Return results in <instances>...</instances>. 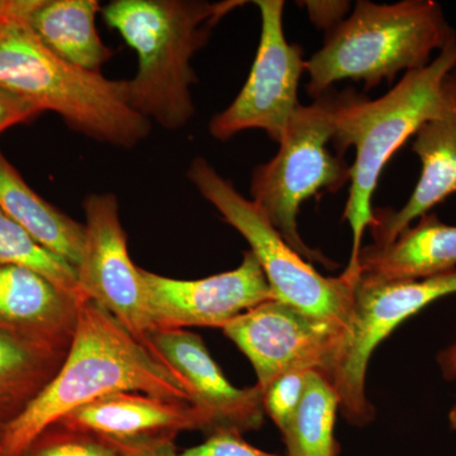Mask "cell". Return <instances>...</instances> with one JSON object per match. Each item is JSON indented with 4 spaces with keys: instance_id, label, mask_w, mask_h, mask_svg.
<instances>
[{
    "instance_id": "1f68e13d",
    "label": "cell",
    "mask_w": 456,
    "mask_h": 456,
    "mask_svg": "<svg viewBox=\"0 0 456 456\" xmlns=\"http://www.w3.org/2000/svg\"><path fill=\"white\" fill-rule=\"evenodd\" d=\"M0 456H7L5 455L4 446H3V431H0Z\"/></svg>"
},
{
    "instance_id": "8fae6325",
    "label": "cell",
    "mask_w": 456,
    "mask_h": 456,
    "mask_svg": "<svg viewBox=\"0 0 456 456\" xmlns=\"http://www.w3.org/2000/svg\"><path fill=\"white\" fill-rule=\"evenodd\" d=\"M83 206L86 240L77 269L80 289L145 344L156 327L142 273L128 254L118 200L112 193L90 194Z\"/></svg>"
},
{
    "instance_id": "7c38bea8",
    "label": "cell",
    "mask_w": 456,
    "mask_h": 456,
    "mask_svg": "<svg viewBox=\"0 0 456 456\" xmlns=\"http://www.w3.org/2000/svg\"><path fill=\"white\" fill-rule=\"evenodd\" d=\"M156 329L218 327L274 298L263 268L250 250L236 269L182 281L141 269Z\"/></svg>"
},
{
    "instance_id": "5b68a950",
    "label": "cell",
    "mask_w": 456,
    "mask_h": 456,
    "mask_svg": "<svg viewBox=\"0 0 456 456\" xmlns=\"http://www.w3.org/2000/svg\"><path fill=\"white\" fill-rule=\"evenodd\" d=\"M456 40L439 3L403 0L377 4L359 0L350 17L327 32L323 46L305 61L307 92L322 97L335 83L362 82L365 89L419 70Z\"/></svg>"
},
{
    "instance_id": "ffe728a7",
    "label": "cell",
    "mask_w": 456,
    "mask_h": 456,
    "mask_svg": "<svg viewBox=\"0 0 456 456\" xmlns=\"http://www.w3.org/2000/svg\"><path fill=\"white\" fill-rule=\"evenodd\" d=\"M0 211L77 272L83 256L86 226L32 191L2 151Z\"/></svg>"
},
{
    "instance_id": "83f0119b",
    "label": "cell",
    "mask_w": 456,
    "mask_h": 456,
    "mask_svg": "<svg viewBox=\"0 0 456 456\" xmlns=\"http://www.w3.org/2000/svg\"><path fill=\"white\" fill-rule=\"evenodd\" d=\"M302 4L307 9L312 23L317 28L326 29L327 32L340 25L350 8L349 2H317V0L314 2L312 0V2H303Z\"/></svg>"
},
{
    "instance_id": "52a82bcc",
    "label": "cell",
    "mask_w": 456,
    "mask_h": 456,
    "mask_svg": "<svg viewBox=\"0 0 456 456\" xmlns=\"http://www.w3.org/2000/svg\"><path fill=\"white\" fill-rule=\"evenodd\" d=\"M188 179L200 196L220 212L222 220L248 242L277 301L312 317L347 327L355 281L342 275H321L288 245L265 213L253 200L242 197L232 183L222 178L206 159L196 158L191 161Z\"/></svg>"
},
{
    "instance_id": "6da1fadb",
    "label": "cell",
    "mask_w": 456,
    "mask_h": 456,
    "mask_svg": "<svg viewBox=\"0 0 456 456\" xmlns=\"http://www.w3.org/2000/svg\"><path fill=\"white\" fill-rule=\"evenodd\" d=\"M117 392L193 403L178 375L110 312L86 299L61 367L25 412L3 430L5 455L20 456L37 435L71 411Z\"/></svg>"
},
{
    "instance_id": "ac0fdd59",
    "label": "cell",
    "mask_w": 456,
    "mask_h": 456,
    "mask_svg": "<svg viewBox=\"0 0 456 456\" xmlns=\"http://www.w3.org/2000/svg\"><path fill=\"white\" fill-rule=\"evenodd\" d=\"M70 345L0 326V431L46 388Z\"/></svg>"
},
{
    "instance_id": "8992f818",
    "label": "cell",
    "mask_w": 456,
    "mask_h": 456,
    "mask_svg": "<svg viewBox=\"0 0 456 456\" xmlns=\"http://www.w3.org/2000/svg\"><path fill=\"white\" fill-rule=\"evenodd\" d=\"M331 90L310 106H301L279 142L278 154L253 171L250 193L281 237L307 261L329 268L336 264L303 241L298 212L305 200L350 183L351 167L330 152L332 141Z\"/></svg>"
},
{
    "instance_id": "603a6c76",
    "label": "cell",
    "mask_w": 456,
    "mask_h": 456,
    "mask_svg": "<svg viewBox=\"0 0 456 456\" xmlns=\"http://www.w3.org/2000/svg\"><path fill=\"white\" fill-rule=\"evenodd\" d=\"M20 456H122L112 444L61 422L45 428Z\"/></svg>"
},
{
    "instance_id": "7a4b0ae2",
    "label": "cell",
    "mask_w": 456,
    "mask_h": 456,
    "mask_svg": "<svg viewBox=\"0 0 456 456\" xmlns=\"http://www.w3.org/2000/svg\"><path fill=\"white\" fill-rule=\"evenodd\" d=\"M242 0H113L104 22L136 53L137 73L127 80L132 108L165 130L185 127L196 114L191 59L213 28Z\"/></svg>"
},
{
    "instance_id": "4dcf8cb0",
    "label": "cell",
    "mask_w": 456,
    "mask_h": 456,
    "mask_svg": "<svg viewBox=\"0 0 456 456\" xmlns=\"http://www.w3.org/2000/svg\"><path fill=\"white\" fill-rule=\"evenodd\" d=\"M449 422L452 426V430H456V402L454 407L452 408L449 413Z\"/></svg>"
},
{
    "instance_id": "484cf974",
    "label": "cell",
    "mask_w": 456,
    "mask_h": 456,
    "mask_svg": "<svg viewBox=\"0 0 456 456\" xmlns=\"http://www.w3.org/2000/svg\"><path fill=\"white\" fill-rule=\"evenodd\" d=\"M38 108L13 93L0 89V134L13 126L28 123L41 116Z\"/></svg>"
},
{
    "instance_id": "e0dca14e",
    "label": "cell",
    "mask_w": 456,
    "mask_h": 456,
    "mask_svg": "<svg viewBox=\"0 0 456 456\" xmlns=\"http://www.w3.org/2000/svg\"><path fill=\"white\" fill-rule=\"evenodd\" d=\"M359 274L388 281H421L456 270V226L426 213L386 248L369 245L359 255Z\"/></svg>"
},
{
    "instance_id": "9a60e30c",
    "label": "cell",
    "mask_w": 456,
    "mask_h": 456,
    "mask_svg": "<svg viewBox=\"0 0 456 456\" xmlns=\"http://www.w3.org/2000/svg\"><path fill=\"white\" fill-rule=\"evenodd\" d=\"M57 422L113 441L175 437L183 431L211 432V419L196 404L141 392L104 395Z\"/></svg>"
},
{
    "instance_id": "4fadbf2b",
    "label": "cell",
    "mask_w": 456,
    "mask_h": 456,
    "mask_svg": "<svg viewBox=\"0 0 456 456\" xmlns=\"http://www.w3.org/2000/svg\"><path fill=\"white\" fill-rule=\"evenodd\" d=\"M145 344L178 375L191 402L209 417V434L233 430L244 435L263 426V389L257 384L248 388L232 386L200 335L185 329H156Z\"/></svg>"
},
{
    "instance_id": "d4e9b609",
    "label": "cell",
    "mask_w": 456,
    "mask_h": 456,
    "mask_svg": "<svg viewBox=\"0 0 456 456\" xmlns=\"http://www.w3.org/2000/svg\"><path fill=\"white\" fill-rule=\"evenodd\" d=\"M179 456H281L270 454L250 445L242 434L233 430H218L207 435L200 445L185 449Z\"/></svg>"
},
{
    "instance_id": "7402d4cb",
    "label": "cell",
    "mask_w": 456,
    "mask_h": 456,
    "mask_svg": "<svg viewBox=\"0 0 456 456\" xmlns=\"http://www.w3.org/2000/svg\"><path fill=\"white\" fill-rule=\"evenodd\" d=\"M0 265L20 266L44 275L79 301H86L70 264L51 253L37 240L0 211Z\"/></svg>"
},
{
    "instance_id": "277c9868",
    "label": "cell",
    "mask_w": 456,
    "mask_h": 456,
    "mask_svg": "<svg viewBox=\"0 0 456 456\" xmlns=\"http://www.w3.org/2000/svg\"><path fill=\"white\" fill-rule=\"evenodd\" d=\"M32 0H17L0 25V89L42 113L59 114L71 130L122 149L139 145L151 122L132 108L127 80L69 64L47 50L27 23Z\"/></svg>"
},
{
    "instance_id": "30bf717a",
    "label": "cell",
    "mask_w": 456,
    "mask_h": 456,
    "mask_svg": "<svg viewBox=\"0 0 456 456\" xmlns=\"http://www.w3.org/2000/svg\"><path fill=\"white\" fill-rule=\"evenodd\" d=\"M346 329L270 299L233 318L222 331L251 362L264 391L292 370H316L329 379Z\"/></svg>"
},
{
    "instance_id": "5bb4252c",
    "label": "cell",
    "mask_w": 456,
    "mask_h": 456,
    "mask_svg": "<svg viewBox=\"0 0 456 456\" xmlns=\"http://www.w3.org/2000/svg\"><path fill=\"white\" fill-rule=\"evenodd\" d=\"M413 137L412 151L421 161V175L399 211L375 209L370 230L377 248L391 245L413 221L456 194V66L444 80L436 113Z\"/></svg>"
},
{
    "instance_id": "2e32d148",
    "label": "cell",
    "mask_w": 456,
    "mask_h": 456,
    "mask_svg": "<svg viewBox=\"0 0 456 456\" xmlns=\"http://www.w3.org/2000/svg\"><path fill=\"white\" fill-rule=\"evenodd\" d=\"M82 302L33 270L0 265V326L70 341Z\"/></svg>"
},
{
    "instance_id": "f546056e",
    "label": "cell",
    "mask_w": 456,
    "mask_h": 456,
    "mask_svg": "<svg viewBox=\"0 0 456 456\" xmlns=\"http://www.w3.org/2000/svg\"><path fill=\"white\" fill-rule=\"evenodd\" d=\"M17 7V0H0V25L11 17Z\"/></svg>"
},
{
    "instance_id": "d6986e66",
    "label": "cell",
    "mask_w": 456,
    "mask_h": 456,
    "mask_svg": "<svg viewBox=\"0 0 456 456\" xmlns=\"http://www.w3.org/2000/svg\"><path fill=\"white\" fill-rule=\"evenodd\" d=\"M98 0H32L27 23L41 44L69 64L101 73L113 51L95 26Z\"/></svg>"
},
{
    "instance_id": "cb8c5ba5",
    "label": "cell",
    "mask_w": 456,
    "mask_h": 456,
    "mask_svg": "<svg viewBox=\"0 0 456 456\" xmlns=\"http://www.w3.org/2000/svg\"><path fill=\"white\" fill-rule=\"evenodd\" d=\"M308 371L292 370L281 374L263 391L265 415L283 430L301 404L307 386Z\"/></svg>"
},
{
    "instance_id": "44dd1931",
    "label": "cell",
    "mask_w": 456,
    "mask_h": 456,
    "mask_svg": "<svg viewBox=\"0 0 456 456\" xmlns=\"http://www.w3.org/2000/svg\"><path fill=\"white\" fill-rule=\"evenodd\" d=\"M340 397L335 387L316 370L308 371L307 386L298 410L281 430L287 456H338L335 439Z\"/></svg>"
},
{
    "instance_id": "3957f363",
    "label": "cell",
    "mask_w": 456,
    "mask_h": 456,
    "mask_svg": "<svg viewBox=\"0 0 456 456\" xmlns=\"http://www.w3.org/2000/svg\"><path fill=\"white\" fill-rule=\"evenodd\" d=\"M455 66L456 40L425 68L404 74L395 88L375 101L353 90L341 94L331 90L332 142L340 154L349 147H354L356 154L344 211V220L353 231V248L342 277L351 281L359 277L362 240L365 230L375 224L371 198L382 171L406 141L436 113L444 80Z\"/></svg>"
},
{
    "instance_id": "ba28073f",
    "label": "cell",
    "mask_w": 456,
    "mask_h": 456,
    "mask_svg": "<svg viewBox=\"0 0 456 456\" xmlns=\"http://www.w3.org/2000/svg\"><path fill=\"white\" fill-rule=\"evenodd\" d=\"M456 293V270L421 281H388L359 274L346 335L329 380L340 397L342 416L354 426L370 424L373 404L365 393L369 360L402 322L432 302Z\"/></svg>"
},
{
    "instance_id": "9c48e42d",
    "label": "cell",
    "mask_w": 456,
    "mask_h": 456,
    "mask_svg": "<svg viewBox=\"0 0 456 456\" xmlns=\"http://www.w3.org/2000/svg\"><path fill=\"white\" fill-rule=\"evenodd\" d=\"M254 4L261 18L254 64L235 101L209 122V134L227 141L242 131L261 130L279 143L302 106L298 88L305 60L302 47L285 38L283 0H256Z\"/></svg>"
},
{
    "instance_id": "4316f807",
    "label": "cell",
    "mask_w": 456,
    "mask_h": 456,
    "mask_svg": "<svg viewBox=\"0 0 456 456\" xmlns=\"http://www.w3.org/2000/svg\"><path fill=\"white\" fill-rule=\"evenodd\" d=\"M103 439V437H102ZM175 437H154L127 441L107 440L122 456H179Z\"/></svg>"
},
{
    "instance_id": "f1b7e54d",
    "label": "cell",
    "mask_w": 456,
    "mask_h": 456,
    "mask_svg": "<svg viewBox=\"0 0 456 456\" xmlns=\"http://www.w3.org/2000/svg\"><path fill=\"white\" fill-rule=\"evenodd\" d=\"M437 360L444 377L448 380L456 379V341L448 349L441 351Z\"/></svg>"
}]
</instances>
